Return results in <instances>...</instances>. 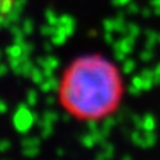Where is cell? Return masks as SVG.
Here are the masks:
<instances>
[{
	"instance_id": "6da1fadb",
	"label": "cell",
	"mask_w": 160,
	"mask_h": 160,
	"mask_svg": "<svg viewBox=\"0 0 160 160\" xmlns=\"http://www.w3.org/2000/svg\"><path fill=\"white\" fill-rule=\"evenodd\" d=\"M63 103L80 116L98 119L111 112L120 98V79L108 60L80 58L67 73L60 88Z\"/></svg>"
},
{
	"instance_id": "7a4b0ae2",
	"label": "cell",
	"mask_w": 160,
	"mask_h": 160,
	"mask_svg": "<svg viewBox=\"0 0 160 160\" xmlns=\"http://www.w3.org/2000/svg\"><path fill=\"white\" fill-rule=\"evenodd\" d=\"M38 119V113L29 111L26 104H19L16 112L13 115V126L18 132L27 133Z\"/></svg>"
},
{
	"instance_id": "3957f363",
	"label": "cell",
	"mask_w": 160,
	"mask_h": 160,
	"mask_svg": "<svg viewBox=\"0 0 160 160\" xmlns=\"http://www.w3.org/2000/svg\"><path fill=\"white\" fill-rule=\"evenodd\" d=\"M135 46V38L131 35H124L123 39H120L119 42H113L112 43V48L113 49H120L124 53H131L132 48Z\"/></svg>"
},
{
	"instance_id": "277c9868",
	"label": "cell",
	"mask_w": 160,
	"mask_h": 160,
	"mask_svg": "<svg viewBox=\"0 0 160 160\" xmlns=\"http://www.w3.org/2000/svg\"><path fill=\"white\" fill-rule=\"evenodd\" d=\"M116 118H112V116H108L103 120V124H102V132L106 135V136H108L109 132L112 131V128L115 127V124H116Z\"/></svg>"
},
{
	"instance_id": "5b68a950",
	"label": "cell",
	"mask_w": 160,
	"mask_h": 160,
	"mask_svg": "<svg viewBox=\"0 0 160 160\" xmlns=\"http://www.w3.org/2000/svg\"><path fill=\"white\" fill-rule=\"evenodd\" d=\"M155 126H156V123H155V118L152 115H146V116L143 118L142 129H144V131H153Z\"/></svg>"
},
{
	"instance_id": "8992f818",
	"label": "cell",
	"mask_w": 160,
	"mask_h": 160,
	"mask_svg": "<svg viewBox=\"0 0 160 160\" xmlns=\"http://www.w3.org/2000/svg\"><path fill=\"white\" fill-rule=\"evenodd\" d=\"M29 78H31L32 82L36 83L38 86L43 82L44 79H46V78H44V75H43V71L40 69V67H39V68H38V67H33L32 71H31V73H29Z\"/></svg>"
},
{
	"instance_id": "52a82bcc",
	"label": "cell",
	"mask_w": 160,
	"mask_h": 160,
	"mask_svg": "<svg viewBox=\"0 0 160 160\" xmlns=\"http://www.w3.org/2000/svg\"><path fill=\"white\" fill-rule=\"evenodd\" d=\"M80 143H82L86 148H93L95 146H96V142H95V139H93L92 132H89L87 135H82V138H80Z\"/></svg>"
},
{
	"instance_id": "ba28073f",
	"label": "cell",
	"mask_w": 160,
	"mask_h": 160,
	"mask_svg": "<svg viewBox=\"0 0 160 160\" xmlns=\"http://www.w3.org/2000/svg\"><path fill=\"white\" fill-rule=\"evenodd\" d=\"M6 53L8 58H19L20 55L23 53L22 51V46L19 44H13V46H9L6 48Z\"/></svg>"
},
{
	"instance_id": "9c48e42d",
	"label": "cell",
	"mask_w": 160,
	"mask_h": 160,
	"mask_svg": "<svg viewBox=\"0 0 160 160\" xmlns=\"http://www.w3.org/2000/svg\"><path fill=\"white\" fill-rule=\"evenodd\" d=\"M46 20H47L48 24H51V26H53V27H56L59 24V16L52 8H48L46 11Z\"/></svg>"
},
{
	"instance_id": "30bf717a",
	"label": "cell",
	"mask_w": 160,
	"mask_h": 160,
	"mask_svg": "<svg viewBox=\"0 0 160 160\" xmlns=\"http://www.w3.org/2000/svg\"><path fill=\"white\" fill-rule=\"evenodd\" d=\"M58 26H63V27H66V26H76V20H75L71 15L64 13V15H62V16H59V24Z\"/></svg>"
},
{
	"instance_id": "8fae6325",
	"label": "cell",
	"mask_w": 160,
	"mask_h": 160,
	"mask_svg": "<svg viewBox=\"0 0 160 160\" xmlns=\"http://www.w3.org/2000/svg\"><path fill=\"white\" fill-rule=\"evenodd\" d=\"M40 138H26L22 140V147L27 148V147H39L40 146Z\"/></svg>"
},
{
	"instance_id": "7c38bea8",
	"label": "cell",
	"mask_w": 160,
	"mask_h": 160,
	"mask_svg": "<svg viewBox=\"0 0 160 160\" xmlns=\"http://www.w3.org/2000/svg\"><path fill=\"white\" fill-rule=\"evenodd\" d=\"M43 119H46L47 122L49 123H56L58 120L60 119V115L56 112V111H52V109H48V111H46L43 113Z\"/></svg>"
},
{
	"instance_id": "4fadbf2b",
	"label": "cell",
	"mask_w": 160,
	"mask_h": 160,
	"mask_svg": "<svg viewBox=\"0 0 160 160\" xmlns=\"http://www.w3.org/2000/svg\"><path fill=\"white\" fill-rule=\"evenodd\" d=\"M156 43H158V32L147 31V42H146V47H147V48H152Z\"/></svg>"
},
{
	"instance_id": "5bb4252c",
	"label": "cell",
	"mask_w": 160,
	"mask_h": 160,
	"mask_svg": "<svg viewBox=\"0 0 160 160\" xmlns=\"http://www.w3.org/2000/svg\"><path fill=\"white\" fill-rule=\"evenodd\" d=\"M59 59L56 56H52V55H48L46 58V67L44 68H52V69H56L59 67Z\"/></svg>"
},
{
	"instance_id": "9a60e30c",
	"label": "cell",
	"mask_w": 160,
	"mask_h": 160,
	"mask_svg": "<svg viewBox=\"0 0 160 160\" xmlns=\"http://www.w3.org/2000/svg\"><path fill=\"white\" fill-rule=\"evenodd\" d=\"M100 146H102V148H103V152H104V155H106V158L107 159H111L112 156H113V146L109 142H103L102 144H100Z\"/></svg>"
},
{
	"instance_id": "2e32d148",
	"label": "cell",
	"mask_w": 160,
	"mask_h": 160,
	"mask_svg": "<svg viewBox=\"0 0 160 160\" xmlns=\"http://www.w3.org/2000/svg\"><path fill=\"white\" fill-rule=\"evenodd\" d=\"M22 28H23L24 35H32L33 28H35V26H33V20H31V19H26V20L23 22Z\"/></svg>"
},
{
	"instance_id": "e0dca14e",
	"label": "cell",
	"mask_w": 160,
	"mask_h": 160,
	"mask_svg": "<svg viewBox=\"0 0 160 160\" xmlns=\"http://www.w3.org/2000/svg\"><path fill=\"white\" fill-rule=\"evenodd\" d=\"M6 18L11 22L12 24H18L20 22V18H22V13L18 12V11H15V9H11L8 13H6Z\"/></svg>"
},
{
	"instance_id": "ac0fdd59",
	"label": "cell",
	"mask_w": 160,
	"mask_h": 160,
	"mask_svg": "<svg viewBox=\"0 0 160 160\" xmlns=\"http://www.w3.org/2000/svg\"><path fill=\"white\" fill-rule=\"evenodd\" d=\"M27 103H28V106H36V103H38V92L35 91V89H29V91L27 92Z\"/></svg>"
},
{
	"instance_id": "d6986e66",
	"label": "cell",
	"mask_w": 160,
	"mask_h": 160,
	"mask_svg": "<svg viewBox=\"0 0 160 160\" xmlns=\"http://www.w3.org/2000/svg\"><path fill=\"white\" fill-rule=\"evenodd\" d=\"M22 152L24 156H27V158H35L39 155L40 149H39V147H27V148H23Z\"/></svg>"
},
{
	"instance_id": "ffe728a7",
	"label": "cell",
	"mask_w": 160,
	"mask_h": 160,
	"mask_svg": "<svg viewBox=\"0 0 160 160\" xmlns=\"http://www.w3.org/2000/svg\"><path fill=\"white\" fill-rule=\"evenodd\" d=\"M135 66H136V64H135V62L133 60H131V59H126L123 62V72L126 73V75H129L131 73L133 69H135Z\"/></svg>"
},
{
	"instance_id": "44dd1931",
	"label": "cell",
	"mask_w": 160,
	"mask_h": 160,
	"mask_svg": "<svg viewBox=\"0 0 160 160\" xmlns=\"http://www.w3.org/2000/svg\"><path fill=\"white\" fill-rule=\"evenodd\" d=\"M33 68V64L31 60H26V62L22 63V75L23 76H29V73H31Z\"/></svg>"
},
{
	"instance_id": "7402d4cb",
	"label": "cell",
	"mask_w": 160,
	"mask_h": 160,
	"mask_svg": "<svg viewBox=\"0 0 160 160\" xmlns=\"http://www.w3.org/2000/svg\"><path fill=\"white\" fill-rule=\"evenodd\" d=\"M127 35H131V36H133V38H138L140 35V27L136 26V24H133V23L127 24Z\"/></svg>"
},
{
	"instance_id": "603a6c76",
	"label": "cell",
	"mask_w": 160,
	"mask_h": 160,
	"mask_svg": "<svg viewBox=\"0 0 160 160\" xmlns=\"http://www.w3.org/2000/svg\"><path fill=\"white\" fill-rule=\"evenodd\" d=\"M40 33H42L43 36H52V35L55 33V27L47 23L46 26L40 27Z\"/></svg>"
},
{
	"instance_id": "cb8c5ba5",
	"label": "cell",
	"mask_w": 160,
	"mask_h": 160,
	"mask_svg": "<svg viewBox=\"0 0 160 160\" xmlns=\"http://www.w3.org/2000/svg\"><path fill=\"white\" fill-rule=\"evenodd\" d=\"M26 4H27V0H13L12 9L23 13V9H24V7H26Z\"/></svg>"
},
{
	"instance_id": "d4e9b609",
	"label": "cell",
	"mask_w": 160,
	"mask_h": 160,
	"mask_svg": "<svg viewBox=\"0 0 160 160\" xmlns=\"http://www.w3.org/2000/svg\"><path fill=\"white\" fill-rule=\"evenodd\" d=\"M13 0H2V13L6 15L12 9Z\"/></svg>"
},
{
	"instance_id": "484cf974",
	"label": "cell",
	"mask_w": 160,
	"mask_h": 160,
	"mask_svg": "<svg viewBox=\"0 0 160 160\" xmlns=\"http://www.w3.org/2000/svg\"><path fill=\"white\" fill-rule=\"evenodd\" d=\"M39 88L42 92H49L52 91V87H51V82H49V79H44L42 83L39 84Z\"/></svg>"
},
{
	"instance_id": "4316f807",
	"label": "cell",
	"mask_w": 160,
	"mask_h": 160,
	"mask_svg": "<svg viewBox=\"0 0 160 160\" xmlns=\"http://www.w3.org/2000/svg\"><path fill=\"white\" fill-rule=\"evenodd\" d=\"M22 63L23 62H22V59H20V56L19 58H9V66H11L12 71L22 67Z\"/></svg>"
},
{
	"instance_id": "83f0119b",
	"label": "cell",
	"mask_w": 160,
	"mask_h": 160,
	"mask_svg": "<svg viewBox=\"0 0 160 160\" xmlns=\"http://www.w3.org/2000/svg\"><path fill=\"white\" fill-rule=\"evenodd\" d=\"M87 127L89 129V132H95V131H98V129H100L96 119H93V118H89V120L87 122Z\"/></svg>"
},
{
	"instance_id": "f1b7e54d",
	"label": "cell",
	"mask_w": 160,
	"mask_h": 160,
	"mask_svg": "<svg viewBox=\"0 0 160 160\" xmlns=\"http://www.w3.org/2000/svg\"><path fill=\"white\" fill-rule=\"evenodd\" d=\"M153 58V52L151 51V48H147L146 51H143L140 53V59L143 60V62H149Z\"/></svg>"
},
{
	"instance_id": "f546056e",
	"label": "cell",
	"mask_w": 160,
	"mask_h": 160,
	"mask_svg": "<svg viewBox=\"0 0 160 160\" xmlns=\"http://www.w3.org/2000/svg\"><path fill=\"white\" fill-rule=\"evenodd\" d=\"M103 27L104 31H109V32H115V27H113V19H106L103 22Z\"/></svg>"
},
{
	"instance_id": "4dcf8cb0",
	"label": "cell",
	"mask_w": 160,
	"mask_h": 160,
	"mask_svg": "<svg viewBox=\"0 0 160 160\" xmlns=\"http://www.w3.org/2000/svg\"><path fill=\"white\" fill-rule=\"evenodd\" d=\"M129 115H131V112L128 111V109H126V108H122L119 111V113H118V118H116V122H123L126 118H128Z\"/></svg>"
},
{
	"instance_id": "1f68e13d",
	"label": "cell",
	"mask_w": 160,
	"mask_h": 160,
	"mask_svg": "<svg viewBox=\"0 0 160 160\" xmlns=\"http://www.w3.org/2000/svg\"><path fill=\"white\" fill-rule=\"evenodd\" d=\"M131 84H133L135 87H138L139 89H142L143 91V78L140 76V75H136V76L132 78V83Z\"/></svg>"
},
{
	"instance_id": "d6a6232c",
	"label": "cell",
	"mask_w": 160,
	"mask_h": 160,
	"mask_svg": "<svg viewBox=\"0 0 160 160\" xmlns=\"http://www.w3.org/2000/svg\"><path fill=\"white\" fill-rule=\"evenodd\" d=\"M9 31H11L12 36H20V35H24L23 28H20L19 26H16V24H12V26L9 27Z\"/></svg>"
},
{
	"instance_id": "836d02e7",
	"label": "cell",
	"mask_w": 160,
	"mask_h": 160,
	"mask_svg": "<svg viewBox=\"0 0 160 160\" xmlns=\"http://www.w3.org/2000/svg\"><path fill=\"white\" fill-rule=\"evenodd\" d=\"M22 51H23V53H28V55H31V53H32V51H33V44L24 42V43L22 44Z\"/></svg>"
},
{
	"instance_id": "e575fe53",
	"label": "cell",
	"mask_w": 160,
	"mask_h": 160,
	"mask_svg": "<svg viewBox=\"0 0 160 160\" xmlns=\"http://www.w3.org/2000/svg\"><path fill=\"white\" fill-rule=\"evenodd\" d=\"M49 79V82H51V87H52V91H59L60 89V80L58 78H48Z\"/></svg>"
},
{
	"instance_id": "d590c367",
	"label": "cell",
	"mask_w": 160,
	"mask_h": 160,
	"mask_svg": "<svg viewBox=\"0 0 160 160\" xmlns=\"http://www.w3.org/2000/svg\"><path fill=\"white\" fill-rule=\"evenodd\" d=\"M11 149V143L8 140H0V152H7Z\"/></svg>"
},
{
	"instance_id": "8d00e7d4",
	"label": "cell",
	"mask_w": 160,
	"mask_h": 160,
	"mask_svg": "<svg viewBox=\"0 0 160 160\" xmlns=\"http://www.w3.org/2000/svg\"><path fill=\"white\" fill-rule=\"evenodd\" d=\"M113 53H115V59L119 60V62H124V60H126L127 53H124L123 51H120V49H113Z\"/></svg>"
},
{
	"instance_id": "74e56055",
	"label": "cell",
	"mask_w": 160,
	"mask_h": 160,
	"mask_svg": "<svg viewBox=\"0 0 160 160\" xmlns=\"http://www.w3.org/2000/svg\"><path fill=\"white\" fill-rule=\"evenodd\" d=\"M104 40H106L108 44H111V46H112V43L115 42V39H113V32L104 31Z\"/></svg>"
},
{
	"instance_id": "f35d334b",
	"label": "cell",
	"mask_w": 160,
	"mask_h": 160,
	"mask_svg": "<svg viewBox=\"0 0 160 160\" xmlns=\"http://www.w3.org/2000/svg\"><path fill=\"white\" fill-rule=\"evenodd\" d=\"M140 76L143 79H152L153 80V71H151V69H143Z\"/></svg>"
},
{
	"instance_id": "ab89813d",
	"label": "cell",
	"mask_w": 160,
	"mask_h": 160,
	"mask_svg": "<svg viewBox=\"0 0 160 160\" xmlns=\"http://www.w3.org/2000/svg\"><path fill=\"white\" fill-rule=\"evenodd\" d=\"M127 12H129V13H138V12H140L139 11V6H138V4H135V3H131V2H129L128 3V11Z\"/></svg>"
},
{
	"instance_id": "60d3db41",
	"label": "cell",
	"mask_w": 160,
	"mask_h": 160,
	"mask_svg": "<svg viewBox=\"0 0 160 160\" xmlns=\"http://www.w3.org/2000/svg\"><path fill=\"white\" fill-rule=\"evenodd\" d=\"M128 92L131 95H133V96H139L140 92H142V89H139L138 87H135L133 84H131V86L128 87Z\"/></svg>"
},
{
	"instance_id": "b9f144b4",
	"label": "cell",
	"mask_w": 160,
	"mask_h": 160,
	"mask_svg": "<svg viewBox=\"0 0 160 160\" xmlns=\"http://www.w3.org/2000/svg\"><path fill=\"white\" fill-rule=\"evenodd\" d=\"M53 71H55V69H52V68H43V75H44V78H46V79L52 78V76H53Z\"/></svg>"
},
{
	"instance_id": "7bdbcfd3",
	"label": "cell",
	"mask_w": 160,
	"mask_h": 160,
	"mask_svg": "<svg viewBox=\"0 0 160 160\" xmlns=\"http://www.w3.org/2000/svg\"><path fill=\"white\" fill-rule=\"evenodd\" d=\"M24 42H26V39H24V35H20V36H13V43L15 44H19V46H22Z\"/></svg>"
},
{
	"instance_id": "ee69618b",
	"label": "cell",
	"mask_w": 160,
	"mask_h": 160,
	"mask_svg": "<svg viewBox=\"0 0 160 160\" xmlns=\"http://www.w3.org/2000/svg\"><path fill=\"white\" fill-rule=\"evenodd\" d=\"M36 64H38V67H40V68H44V67H46V58L39 56V58L36 59Z\"/></svg>"
},
{
	"instance_id": "f6af8a7d",
	"label": "cell",
	"mask_w": 160,
	"mask_h": 160,
	"mask_svg": "<svg viewBox=\"0 0 160 160\" xmlns=\"http://www.w3.org/2000/svg\"><path fill=\"white\" fill-rule=\"evenodd\" d=\"M44 49H46V52H47V53H51V52H52V49H53V44H52V42H46V43H44Z\"/></svg>"
},
{
	"instance_id": "bcb514c9",
	"label": "cell",
	"mask_w": 160,
	"mask_h": 160,
	"mask_svg": "<svg viewBox=\"0 0 160 160\" xmlns=\"http://www.w3.org/2000/svg\"><path fill=\"white\" fill-rule=\"evenodd\" d=\"M7 109H8L7 103L4 102V100L0 99V113H6V112H7Z\"/></svg>"
},
{
	"instance_id": "7dc6e473",
	"label": "cell",
	"mask_w": 160,
	"mask_h": 160,
	"mask_svg": "<svg viewBox=\"0 0 160 160\" xmlns=\"http://www.w3.org/2000/svg\"><path fill=\"white\" fill-rule=\"evenodd\" d=\"M129 2H131V0H112V4L113 6H126Z\"/></svg>"
},
{
	"instance_id": "c3c4849f",
	"label": "cell",
	"mask_w": 160,
	"mask_h": 160,
	"mask_svg": "<svg viewBox=\"0 0 160 160\" xmlns=\"http://www.w3.org/2000/svg\"><path fill=\"white\" fill-rule=\"evenodd\" d=\"M7 72H8V67L6 66V64L0 63V78H3L4 75H7Z\"/></svg>"
},
{
	"instance_id": "681fc988",
	"label": "cell",
	"mask_w": 160,
	"mask_h": 160,
	"mask_svg": "<svg viewBox=\"0 0 160 160\" xmlns=\"http://www.w3.org/2000/svg\"><path fill=\"white\" fill-rule=\"evenodd\" d=\"M55 102H56V99H55V96H52V95H49V96L46 98V103L47 106H53Z\"/></svg>"
},
{
	"instance_id": "f907efd6",
	"label": "cell",
	"mask_w": 160,
	"mask_h": 160,
	"mask_svg": "<svg viewBox=\"0 0 160 160\" xmlns=\"http://www.w3.org/2000/svg\"><path fill=\"white\" fill-rule=\"evenodd\" d=\"M140 12H142V15L144 18H148L149 15H151V9H149V8H144L143 11H140Z\"/></svg>"
},
{
	"instance_id": "816d5d0a",
	"label": "cell",
	"mask_w": 160,
	"mask_h": 160,
	"mask_svg": "<svg viewBox=\"0 0 160 160\" xmlns=\"http://www.w3.org/2000/svg\"><path fill=\"white\" fill-rule=\"evenodd\" d=\"M60 118H62V120H63V122L68 123L69 120H71V115H69V113H64V115H62V116H60Z\"/></svg>"
},
{
	"instance_id": "f5cc1de1",
	"label": "cell",
	"mask_w": 160,
	"mask_h": 160,
	"mask_svg": "<svg viewBox=\"0 0 160 160\" xmlns=\"http://www.w3.org/2000/svg\"><path fill=\"white\" fill-rule=\"evenodd\" d=\"M95 158H96L98 160H104V159H107L103 151H102V152H99V153H96V156H95Z\"/></svg>"
},
{
	"instance_id": "db71d44e",
	"label": "cell",
	"mask_w": 160,
	"mask_h": 160,
	"mask_svg": "<svg viewBox=\"0 0 160 160\" xmlns=\"http://www.w3.org/2000/svg\"><path fill=\"white\" fill-rule=\"evenodd\" d=\"M64 153H66V151H64L63 148H58L56 149V155H58V156H64Z\"/></svg>"
},
{
	"instance_id": "11a10c76",
	"label": "cell",
	"mask_w": 160,
	"mask_h": 160,
	"mask_svg": "<svg viewBox=\"0 0 160 160\" xmlns=\"http://www.w3.org/2000/svg\"><path fill=\"white\" fill-rule=\"evenodd\" d=\"M4 15L3 13H0V28H3V22H4Z\"/></svg>"
},
{
	"instance_id": "9f6ffc18",
	"label": "cell",
	"mask_w": 160,
	"mask_h": 160,
	"mask_svg": "<svg viewBox=\"0 0 160 160\" xmlns=\"http://www.w3.org/2000/svg\"><path fill=\"white\" fill-rule=\"evenodd\" d=\"M96 35H98V31H95V29L89 31V36H96Z\"/></svg>"
},
{
	"instance_id": "6f0895ef",
	"label": "cell",
	"mask_w": 160,
	"mask_h": 160,
	"mask_svg": "<svg viewBox=\"0 0 160 160\" xmlns=\"http://www.w3.org/2000/svg\"><path fill=\"white\" fill-rule=\"evenodd\" d=\"M123 159H124V160H127V159H131V155H124V156H123Z\"/></svg>"
},
{
	"instance_id": "680465c9",
	"label": "cell",
	"mask_w": 160,
	"mask_h": 160,
	"mask_svg": "<svg viewBox=\"0 0 160 160\" xmlns=\"http://www.w3.org/2000/svg\"><path fill=\"white\" fill-rule=\"evenodd\" d=\"M2 58H3V52H2V49H0V62H2Z\"/></svg>"
},
{
	"instance_id": "91938a15",
	"label": "cell",
	"mask_w": 160,
	"mask_h": 160,
	"mask_svg": "<svg viewBox=\"0 0 160 160\" xmlns=\"http://www.w3.org/2000/svg\"><path fill=\"white\" fill-rule=\"evenodd\" d=\"M158 43H160V33H158Z\"/></svg>"
},
{
	"instance_id": "94428289",
	"label": "cell",
	"mask_w": 160,
	"mask_h": 160,
	"mask_svg": "<svg viewBox=\"0 0 160 160\" xmlns=\"http://www.w3.org/2000/svg\"><path fill=\"white\" fill-rule=\"evenodd\" d=\"M0 13H2V0H0Z\"/></svg>"
}]
</instances>
